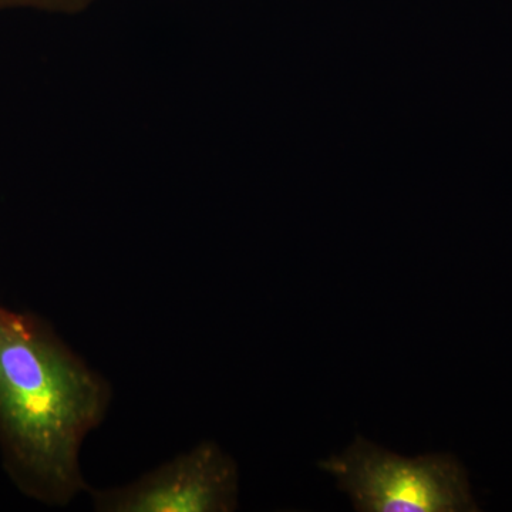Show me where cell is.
Wrapping results in <instances>:
<instances>
[{"mask_svg": "<svg viewBox=\"0 0 512 512\" xmlns=\"http://www.w3.org/2000/svg\"><path fill=\"white\" fill-rule=\"evenodd\" d=\"M111 397L110 383L50 323L0 305V454L20 493L66 507L89 491L80 451Z\"/></svg>", "mask_w": 512, "mask_h": 512, "instance_id": "1", "label": "cell"}, {"mask_svg": "<svg viewBox=\"0 0 512 512\" xmlns=\"http://www.w3.org/2000/svg\"><path fill=\"white\" fill-rule=\"evenodd\" d=\"M319 467L359 512L478 511L466 468L451 454L403 457L357 436Z\"/></svg>", "mask_w": 512, "mask_h": 512, "instance_id": "2", "label": "cell"}, {"mask_svg": "<svg viewBox=\"0 0 512 512\" xmlns=\"http://www.w3.org/2000/svg\"><path fill=\"white\" fill-rule=\"evenodd\" d=\"M99 512H231L238 508L239 471L214 441H202L121 487L90 491Z\"/></svg>", "mask_w": 512, "mask_h": 512, "instance_id": "3", "label": "cell"}, {"mask_svg": "<svg viewBox=\"0 0 512 512\" xmlns=\"http://www.w3.org/2000/svg\"><path fill=\"white\" fill-rule=\"evenodd\" d=\"M96 0H0V12L32 9L40 12L76 15L93 5Z\"/></svg>", "mask_w": 512, "mask_h": 512, "instance_id": "4", "label": "cell"}]
</instances>
